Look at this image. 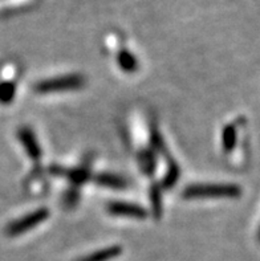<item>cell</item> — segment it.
Returning <instances> with one entry per match:
<instances>
[{
    "instance_id": "cell-12",
    "label": "cell",
    "mask_w": 260,
    "mask_h": 261,
    "mask_svg": "<svg viewBox=\"0 0 260 261\" xmlns=\"http://www.w3.org/2000/svg\"><path fill=\"white\" fill-rule=\"evenodd\" d=\"M152 202L154 205L155 214L158 215L159 210H161V191L158 189H154L152 191Z\"/></svg>"
},
{
    "instance_id": "cell-6",
    "label": "cell",
    "mask_w": 260,
    "mask_h": 261,
    "mask_svg": "<svg viewBox=\"0 0 260 261\" xmlns=\"http://www.w3.org/2000/svg\"><path fill=\"white\" fill-rule=\"evenodd\" d=\"M121 253V248L120 247H110V248H105L102 251L94 252L88 257L83 258L81 261H109L110 258L115 257Z\"/></svg>"
},
{
    "instance_id": "cell-10",
    "label": "cell",
    "mask_w": 260,
    "mask_h": 261,
    "mask_svg": "<svg viewBox=\"0 0 260 261\" xmlns=\"http://www.w3.org/2000/svg\"><path fill=\"white\" fill-rule=\"evenodd\" d=\"M178 176H179V169L175 166V163H173L172 169L169 170L168 175H166L165 180H163V186H165V187H172V186L177 182Z\"/></svg>"
},
{
    "instance_id": "cell-9",
    "label": "cell",
    "mask_w": 260,
    "mask_h": 261,
    "mask_svg": "<svg viewBox=\"0 0 260 261\" xmlns=\"http://www.w3.org/2000/svg\"><path fill=\"white\" fill-rule=\"evenodd\" d=\"M16 86L13 83L0 84V103H10L15 97Z\"/></svg>"
},
{
    "instance_id": "cell-7",
    "label": "cell",
    "mask_w": 260,
    "mask_h": 261,
    "mask_svg": "<svg viewBox=\"0 0 260 261\" xmlns=\"http://www.w3.org/2000/svg\"><path fill=\"white\" fill-rule=\"evenodd\" d=\"M119 64L120 66L122 68V70H125V72H135L137 70V66H138V63H137V60L134 59L132 53L129 52H121L119 56Z\"/></svg>"
},
{
    "instance_id": "cell-4",
    "label": "cell",
    "mask_w": 260,
    "mask_h": 261,
    "mask_svg": "<svg viewBox=\"0 0 260 261\" xmlns=\"http://www.w3.org/2000/svg\"><path fill=\"white\" fill-rule=\"evenodd\" d=\"M108 211L115 216H129L134 219H145L146 211L141 205L125 202H114L108 205Z\"/></svg>"
},
{
    "instance_id": "cell-2",
    "label": "cell",
    "mask_w": 260,
    "mask_h": 261,
    "mask_svg": "<svg viewBox=\"0 0 260 261\" xmlns=\"http://www.w3.org/2000/svg\"><path fill=\"white\" fill-rule=\"evenodd\" d=\"M85 80L83 76L79 74H68V76L56 77V79L45 80L35 85V90L37 93H56V92H66V90L79 89L84 85Z\"/></svg>"
},
{
    "instance_id": "cell-8",
    "label": "cell",
    "mask_w": 260,
    "mask_h": 261,
    "mask_svg": "<svg viewBox=\"0 0 260 261\" xmlns=\"http://www.w3.org/2000/svg\"><path fill=\"white\" fill-rule=\"evenodd\" d=\"M99 183L105 187H112V189H125L126 182L120 176L115 175H101L99 178Z\"/></svg>"
},
{
    "instance_id": "cell-5",
    "label": "cell",
    "mask_w": 260,
    "mask_h": 261,
    "mask_svg": "<svg viewBox=\"0 0 260 261\" xmlns=\"http://www.w3.org/2000/svg\"><path fill=\"white\" fill-rule=\"evenodd\" d=\"M19 138L21 141V145L26 149L27 154L32 159H39L41 155V150L37 145V141L33 136V133L28 129H21L19 132Z\"/></svg>"
},
{
    "instance_id": "cell-11",
    "label": "cell",
    "mask_w": 260,
    "mask_h": 261,
    "mask_svg": "<svg viewBox=\"0 0 260 261\" xmlns=\"http://www.w3.org/2000/svg\"><path fill=\"white\" fill-rule=\"evenodd\" d=\"M141 162H142V169L145 172H152L154 170V158H153L152 152H144L141 155Z\"/></svg>"
},
{
    "instance_id": "cell-1",
    "label": "cell",
    "mask_w": 260,
    "mask_h": 261,
    "mask_svg": "<svg viewBox=\"0 0 260 261\" xmlns=\"http://www.w3.org/2000/svg\"><path fill=\"white\" fill-rule=\"evenodd\" d=\"M239 194V189L232 185H194L186 187L184 199L208 198H234Z\"/></svg>"
},
{
    "instance_id": "cell-3",
    "label": "cell",
    "mask_w": 260,
    "mask_h": 261,
    "mask_svg": "<svg viewBox=\"0 0 260 261\" xmlns=\"http://www.w3.org/2000/svg\"><path fill=\"white\" fill-rule=\"evenodd\" d=\"M50 215L48 210L40 208L37 211L32 212L30 215L24 216V218L19 219V220H15L13 223H11L8 227H7V233L10 236H16L21 235L24 232L30 231L31 228L36 227L37 224L43 223L46 218Z\"/></svg>"
}]
</instances>
